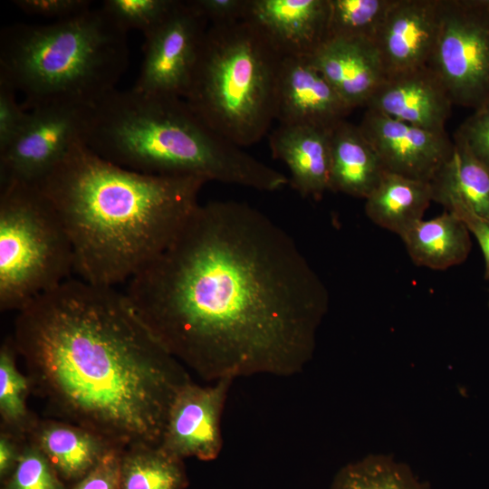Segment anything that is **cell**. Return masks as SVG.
<instances>
[{
    "label": "cell",
    "mask_w": 489,
    "mask_h": 489,
    "mask_svg": "<svg viewBox=\"0 0 489 489\" xmlns=\"http://www.w3.org/2000/svg\"><path fill=\"white\" fill-rule=\"evenodd\" d=\"M123 292L166 350L209 382L301 372L329 306L293 238L233 200L198 204Z\"/></svg>",
    "instance_id": "6da1fadb"
},
{
    "label": "cell",
    "mask_w": 489,
    "mask_h": 489,
    "mask_svg": "<svg viewBox=\"0 0 489 489\" xmlns=\"http://www.w3.org/2000/svg\"><path fill=\"white\" fill-rule=\"evenodd\" d=\"M12 338L53 419L120 450L158 446L176 395L192 380L123 292L78 278L18 312Z\"/></svg>",
    "instance_id": "7a4b0ae2"
},
{
    "label": "cell",
    "mask_w": 489,
    "mask_h": 489,
    "mask_svg": "<svg viewBox=\"0 0 489 489\" xmlns=\"http://www.w3.org/2000/svg\"><path fill=\"white\" fill-rule=\"evenodd\" d=\"M197 177L149 175L115 165L82 140L36 185L71 240L76 278L127 283L173 241L198 206Z\"/></svg>",
    "instance_id": "3957f363"
},
{
    "label": "cell",
    "mask_w": 489,
    "mask_h": 489,
    "mask_svg": "<svg viewBox=\"0 0 489 489\" xmlns=\"http://www.w3.org/2000/svg\"><path fill=\"white\" fill-rule=\"evenodd\" d=\"M84 144L136 172L197 177L273 192L284 175L208 127L178 97L116 89L89 109Z\"/></svg>",
    "instance_id": "277c9868"
},
{
    "label": "cell",
    "mask_w": 489,
    "mask_h": 489,
    "mask_svg": "<svg viewBox=\"0 0 489 489\" xmlns=\"http://www.w3.org/2000/svg\"><path fill=\"white\" fill-rule=\"evenodd\" d=\"M127 32L101 7L45 24H15L0 34V80L24 110L91 108L116 90L129 64Z\"/></svg>",
    "instance_id": "5b68a950"
},
{
    "label": "cell",
    "mask_w": 489,
    "mask_h": 489,
    "mask_svg": "<svg viewBox=\"0 0 489 489\" xmlns=\"http://www.w3.org/2000/svg\"><path fill=\"white\" fill-rule=\"evenodd\" d=\"M283 56L247 20L208 25L184 100L231 143L259 142L275 120Z\"/></svg>",
    "instance_id": "8992f818"
},
{
    "label": "cell",
    "mask_w": 489,
    "mask_h": 489,
    "mask_svg": "<svg viewBox=\"0 0 489 489\" xmlns=\"http://www.w3.org/2000/svg\"><path fill=\"white\" fill-rule=\"evenodd\" d=\"M74 273L71 240L36 185L0 187V310L20 312Z\"/></svg>",
    "instance_id": "52a82bcc"
},
{
    "label": "cell",
    "mask_w": 489,
    "mask_h": 489,
    "mask_svg": "<svg viewBox=\"0 0 489 489\" xmlns=\"http://www.w3.org/2000/svg\"><path fill=\"white\" fill-rule=\"evenodd\" d=\"M427 66L454 105L475 110L489 101V0H439Z\"/></svg>",
    "instance_id": "ba28073f"
},
{
    "label": "cell",
    "mask_w": 489,
    "mask_h": 489,
    "mask_svg": "<svg viewBox=\"0 0 489 489\" xmlns=\"http://www.w3.org/2000/svg\"><path fill=\"white\" fill-rule=\"evenodd\" d=\"M207 24L188 1H177L167 16L143 34V60L132 88L184 99Z\"/></svg>",
    "instance_id": "9c48e42d"
},
{
    "label": "cell",
    "mask_w": 489,
    "mask_h": 489,
    "mask_svg": "<svg viewBox=\"0 0 489 489\" xmlns=\"http://www.w3.org/2000/svg\"><path fill=\"white\" fill-rule=\"evenodd\" d=\"M89 109L58 104L30 110L20 134L0 153V187L36 184L48 175L83 141Z\"/></svg>",
    "instance_id": "30bf717a"
},
{
    "label": "cell",
    "mask_w": 489,
    "mask_h": 489,
    "mask_svg": "<svg viewBox=\"0 0 489 489\" xmlns=\"http://www.w3.org/2000/svg\"><path fill=\"white\" fill-rule=\"evenodd\" d=\"M232 379L208 386L192 380L176 395L159 446L179 459L215 460L223 447L221 417Z\"/></svg>",
    "instance_id": "8fae6325"
},
{
    "label": "cell",
    "mask_w": 489,
    "mask_h": 489,
    "mask_svg": "<svg viewBox=\"0 0 489 489\" xmlns=\"http://www.w3.org/2000/svg\"><path fill=\"white\" fill-rule=\"evenodd\" d=\"M387 172L430 182L452 154L454 141L436 132L367 109L358 125Z\"/></svg>",
    "instance_id": "7c38bea8"
},
{
    "label": "cell",
    "mask_w": 489,
    "mask_h": 489,
    "mask_svg": "<svg viewBox=\"0 0 489 489\" xmlns=\"http://www.w3.org/2000/svg\"><path fill=\"white\" fill-rule=\"evenodd\" d=\"M352 110L307 57H283L275 100L280 124L332 129Z\"/></svg>",
    "instance_id": "4fadbf2b"
},
{
    "label": "cell",
    "mask_w": 489,
    "mask_h": 489,
    "mask_svg": "<svg viewBox=\"0 0 489 489\" xmlns=\"http://www.w3.org/2000/svg\"><path fill=\"white\" fill-rule=\"evenodd\" d=\"M439 23V0H395L374 44L386 75L427 66Z\"/></svg>",
    "instance_id": "5bb4252c"
},
{
    "label": "cell",
    "mask_w": 489,
    "mask_h": 489,
    "mask_svg": "<svg viewBox=\"0 0 489 489\" xmlns=\"http://www.w3.org/2000/svg\"><path fill=\"white\" fill-rule=\"evenodd\" d=\"M329 0H249L246 19L283 57H310L327 38Z\"/></svg>",
    "instance_id": "9a60e30c"
},
{
    "label": "cell",
    "mask_w": 489,
    "mask_h": 489,
    "mask_svg": "<svg viewBox=\"0 0 489 489\" xmlns=\"http://www.w3.org/2000/svg\"><path fill=\"white\" fill-rule=\"evenodd\" d=\"M453 102L428 66L386 75L366 108L428 130L445 132Z\"/></svg>",
    "instance_id": "2e32d148"
},
{
    "label": "cell",
    "mask_w": 489,
    "mask_h": 489,
    "mask_svg": "<svg viewBox=\"0 0 489 489\" xmlns=\"http://www.w3.org/2000/svg\"><path fill=\"white\" fill-rule=\"evenodd\" d=\"M307 58L352 110L366 107L386 78L378 50L369 41L328 39Z\"/></svg>",
    "instance_id": "e0dca14e"
},
{
    "label": "cell",
    "mask_w": 489,
    "mask_h": 489,
    "mask_svg": "<svg viewBox=\"0 0 489 489\" xmlns=\"http://www.w3.org/2000/svg\"><path fill=\"white\" fill-rule=\"evenodd\" d=\"M331 129L280 124L270 135L273 158L288 167L292 187L303 197L319 200L330 190Z\"/></svg>",
    "instance_id": "ac0fdd59"
},
{
    "label": "cell",
    "mask_w": 489,
    "mask_h": 489,
    "mask_svg": "<svg viewBox=\"0 0 489 489\" xmlns=\"http://www.w3.org/2000/svg\"><path fill=\"white\" fill-rule=\"evenodd\" d=\"M27 440L44 453L62 481L71 486L115 448L88 429L53 418H38Z\"/></svg>",
    "instance_id": "d6986e66"
},
{
    "label": "cell",
    "mask_w": 489,
    "mask_h": 489,
    "mask_svg": "<svg viewBox=\"0 0 489 489\" xmlns=\"http://www.w3.org/2000/svg\"><path fill=\"white\" fill-rule=\"evenodd\" d=\"M386 170L358 125L346 120L331 132L330 190L366 199Z\"/></svg>",
    "instance_id": "ffe728a7"
},
{
    "label": "cell",
    "mask_w": 489,
    "mask_h": 489,
    "mask_svg": "<svg viewBox=\"0 0 489 489\" xmlns=\"http://www.w3.org/2000/svg\"><path fill=\"white\" fill-rule=\"evenodd\" d=\"M453 141L452 154L430 180L432 199L446 211L466 209L489 221V168Z\"/></svg>",
    "instance_id": "44dd1931"
},
{
    "label": "cell",
    "mask_w": 489,
    "mask_h": 489,
    "mask_svg": "<svg viewBox=\"0 0 489 489\" xmlns=\"http://www.w3.org/2000/svg\"><path fill=\"white\" fill-rule=\"evenodd\" d=\"M470 235L465 223L445 210L434 218L418 221L401 239L414 264L446 270L466 260L472 248Z\"/></svg>",
    "instance_id": "7402d4cb"
},
{
    "label": "cell",
    "mask_w": 489,
    "mask_h": 489,
    "mask_svg": "<svg viewBox=\"0 0 489 489\" xmlns=\"http://www.w3.org/2000/svg\"><path fill=\"white\" fill-rule=\"evenodd\" d=\"M365 200L367 216L374 224L400 237L423 219L433 201L430 182L387 171Z\"/></svg>",
    "instance_id": "603a6c76"
},
{
    "label": "cell",
    "mask_w": 489,
    "mask_h": 489,
    "mask_svg": "<svg viewBox=\"0 0 489 489\" xmlns=\"http://www.w3.org/2000/svg\"><path fill=\"white\" fill-rule=\"evenodd\" d=\"M184 460L158 446H140L123 450L120 489H187Z\"/></svg>",
    "instance_id": "cb8c5ba5"
},
{
    "label": "cell",
    "mask_w": 489,
    "mask_h": 489,
    "mask_svg": "<svg viewBox=\"0 0 489 489\" xmlns=\"http://www.w3.org/2000/svg\"><path fill=\"white\" fill-rule=\"evenodd\" d=\"M18 355L13 338L0 348L1 430L26 441L38 418L28 409L29 379L16 366Z\"/></svg>",
    "instance_id": "d4e9b609"
},
{
    "label": "cell",
    "mask_w": 489,
    "mask_h": 489,
    "mask_svg": "<svg viewBox=\"0 0 489 489\" xmlns=\"http://www.w3.org/2000/svg\"><path fill=\"white\" fill-rule=\"evenodd\" d=\"M330 489H432L390 455H369L342 466Z\"/></svg>",
    "instance_id": "484cf974"
},
{
    "label": "cell",
    "mask_w": 489,
    "mask_h": 489,
    "mask_svg": "<svg viewBox=\"0 0 489 489\" xmlns=\"http://www.w3.org/2000/svg\"><path fill=\"white\" fill-rule=\"evenodd\" d=\"M394 2L395 0H329L326 40L359 39L374 43Z\"/></svg>",
    "instance_id": "4316f807"
},
{
    "label": "cell",
    "mask_w": 489,
    "mask_h": 489,
    "mask_svg": "<svg viewBox=\"0 0 489 489\" xmlns=\"http://www.w3.org/2000/svg\"><path fill=\"white\" fill-rule=\"evenodd\" d=\"M1 489H68L44 453L26 441L13 474Z\"/></svg>",
    "instance_id": "83f0119b"
},
{
    "label": "cell",
    "mask_w": 489,
    "mask_h": 489,
    "mask_svg": "<svg viewBox=\"0 0 489 489\" xmlns=\"http://www.w3.org/2000/svg\"><path fill=\"white\" fill-rule=\"evenodd\" d=\"M177 0H106L101 8L127 33L136 29L146 34L159 24Z\"/></svg>",
    "instance_id": "f1b7e54d"
},
{
    "label": "cell",
    "mask_w": 489,
    "mask_h": 489,
    "mask_svg": "<svg viewBox=\"0 0 489 489\" xmlns=\"http://www.w3.org/2000/svg\"><path fill=\"white\" fill-rule=\"evenodd\" d=\"M453 139L464 144L489 168V101L474 110L458 127Z\"/></svg>",
    "instance_id": "f546056e"
},
{
    "label": "cell",
    "mask_w": 489,
    "mask_h": 489,
    "mask_svg": "<svg viewBox=\"0 0 489 489\" xmlns=\"http://www.w3.org/2000/svg\"><path fill=\"white\" fill-rule=\"evenodd\" d=\"M15 92L0 80V153L14 142L28 120L29 111L18 104Z\"/></svg>",
    "instance_id": "4dcf8cb0"
},
{
    "label": "cell",
    "mask_w": 489,
    "mask_h": 489,
    "mask_svg": "<svg viewBox=\"0 0 489 489\" xmlns=\"http://www.w3.org/2000/svg\"><path fill=\"white\" fill-rule=\"evenodd\" d=\"M88 0H15L13 4L31 15L64 20L91 9Z\"/></svg>",
    "instance_id": "1f68e13d"
},
{
    "label": "cell",
    "mask_w": 489,
    "mask_h": 489,
    "mask_svg": "<svg viewBox=\"0 0 489 489\" xmlns=\"http://www.w3.org/2000/svg\"><path fill=\"white\" fill-rule=\"evenodd\" d=\"M122 451L110 449L91 472L68 489H120Z\"/></svg>",
    "instance_id": "d6a6232c"
},
{
    "label": "cell",
    "mask_w": 489,
    "mask_h": 489,
    "mask_svg": "<svg viewBox=\"0 0 489 489\" xmlns=\"http://www.w3.org/2000/svg\"><path fill=\"white\" fill-rule=\"evenodd\" d=\"M188 3L210 24L245 20L249 0H189Z\"/></svg>",
    "instance_id": "836d02e7"
},
{
    "label": "cell",
    "mask_w": 489,
    "mask_h": 489,
    "mask_svg": "<svg viewBox=\"0 0 489 489\" xmlns=\"http://www.w3.org/2000/svg\"><path fill=\"white\" fill-rule=\"evenodd\" d=\"M451 213L456 215L475 237L484 260V278L489 280V221L466 209Z\"/></svg>",
    "instance_id": "e575fe53"
},
{
    "label": "cell",
    "mask_w": 489,
    "mask_h": 489,
    "mask_svg": "<svg viewBox=\"0 0 489 489\" xmlns=\"http://www.w3.org/2000/svg\"><path fill=\"white\" fill-rule=\"evenodd\" d=\"M27 441V440H26ZM26 441L20 440L13 435L0 432V482L4 483L14 471L23 446Z\"/></svg>",
    "instance_id": "d590c367"
}]
</instances>
